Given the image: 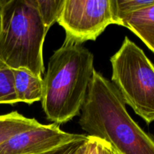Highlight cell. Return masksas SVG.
Returning a JSON list of instances; mask_svg holds the SVG:
<instances>
[{
    "label": "cell",
    "instance_id": "obj_12",
    "mask_svg": "<svg viewBox=\"0 0 154 154\" xmlns=\"http://www.w3.org/2000/svg\"><path fill=\"white\" fill-rule=\"evenodd\" d=\"M153 4L154 0H111L113 13L119 26L125 16Z\"/></svg>",
    "mask_w": 154,
    "mask_h": 154
},
{
    "label": "cell",
    "instance_id": "obj_11",
    "mask_svg": "<svg viewBox=\"0 0 154 154\" xmlns=\"http://www.w3.org/2000/svg\"><path fill=\"white\" fill-rule=\"evenodd\" d=\"M64 2L65 0H36L39 14L48 29L57 22Z\"/></svg>",
    "mask_w": 154,
    "mask_h": 154
},
{
    "label": "cell",
    "instance_id": "obj_10",
    "mask_svg": "<svg viewBox=\"0 0 154 154\" xmlns=\"http://www.w3.org/2000/svg\"><path fill=\"white\" fill-rule=\"evenodd\" d=\"M19 103L14 87L12 69L0 61V104Z\"/></svg>",
    "mask_w": 154,
    "mask_h": 154
},
{
    "label": "cell",
    "instance_id": "obj_18",
    "mask_svg": "<svg viewBox=\"0 0 154 154\" xmlns=\"http://www.w3.org/2000/svg\"><path fill=\"white\" fill-rule=\"evenodd\" d=\"M44 154H45V153H44Z\"/></svg>",
    "mask_w": 154,
    "mask_h": 154
},
{
    "label": "cell",
    "instance_id": "obj_13",
    "mask_svg": "<svg viewBox=\"0 0 154 154\" xmlns=\"http://www.w3.org/2000/svg\"><path fill=\"white\" fill-rule=\"evenodd\" d=\"M111 152L112 148L109 144L100 138L88 136L86 154H111Z\"/></svg>",
    "mask_w": 154,
    "mask_h": 154
},
{
    "label": "cell",
    "instance_id": "obj_4",
    "mask_svg": "<svg viewBox=\"0 0 154 154\" xmlns=\"http://www.w3.org/2000/svg\"><path fill=\"white\" fill-rule=\"evenodd\" d=\"M111 81L126 105L147 124L154 122V65L135 42L126 37L111 57Z\"/></svg>",
    "mask_w": 154,
    "mask_h": 154
},
{
    "label": "cell",
    "instance_id": "obj_14",
    "mask_svg": "<svg viewBox=\"0 0 154 154\" xmlns=\"http://www.w3.org/2000/svg\"><path fill=\"white\" fill-rule=\"evenodd\" d=\"M87 139H88V136L87 135L84 138L72 141L45 154H75L78 149L87 141Z\"/></svg>",
    "mask_w": 154,
    "mask_h": 154
},
{
    "label": "cell",
    "instance_id": "obj_17",
    "mask_svg": "<svg viewBox=\"0 0 154 154\" xmlns=\"http://www.w3.org/2000/svg\"><path fill=\"white\" fill-rule=\"evenodd\" d=\"M153 53H154V51H153Z\"/></svg>",
    "mask_w": 154,
    "mask_h": 154
},
{
    "label": "cell",
    "instance_id": "obj_3",
    "mask_svg": "<svg viewBox=\"0 0 154 154\" xmlns=\"http://www.w3.org/2000/svg\"><path fill=\"white\" fill-rule=\"evenodd\" d=\"M48 30L36 0H0V61L43 78V45Z\"/></svg>",
    "mask_w": 154,
    "mask_h": 154
},
{
    "label": "cell",
    "instance_id": "obj_6",
    "mask_svg": "<svg viewBox=\"0 0 154 154\" xmlns=\"http://www.w3.org/2000/svg\"><path fill=\"white\" fill-rule=\"evenodd\" d=\"M86 136L64 132L56 123H40L7 140L0 146V154H44Z\"/></svg>",
    "mask_w": 154,
    "mask_h": 154
},
{
    "label": "cell",
    "instance_id": "obj_9",
    "mask_svg": "<svg viewBox=\"0 0 154 154\" xmlns=\"http://www.w3.org/2000/svg\"><path fill=\"white\" fill-rule=\"evenodd\" d=\"M40 123L34 118H27L17 111L0 115V146L20 132L29 130Z\"/></svg>",
    "mask_w": 154,
    "mask_h": 154
},
{
    "label": "cell",
    "instance_id": "obj_16",
    "mask_svg": "<svg viewBox=\"0 0 154 154\" xmlns=\"http://www.w3.org/2000/svg\"><path fill=\"white\" fill-rule=\"evenodd\" d=\"M111 154H117V153H116V152L114 151V150L112 149V152H111Z\"/></svg>",
    "mask_w": 154,
    "mask_h": 154
},
{
    "label": "cell",
    "instance_id": "obj_15",
    "mask_svg": "<svg viewBox=\"0 0 154 154\" xmlns=\"http://www.w3.org/2000/svg\"><path fill=\"white\" fill-rule=\"evenodd\" d=\"M87 141H88V139H87ZM87 141H86L79 149H78V151H77V153L75 154H86L87 149Z\"/></svg>",
    "mask_w": 154,
    "mask_h": 154
},
{
    "label": "cell",
    "instance_id": "obj_8",
    "mask_svg": "<svg viewBox=\"0 0 154 154\" xmlns=\"http://www.w3.org/2000/svg\"><path fill=\"white\" fill-rule=\"evenodd\" d=\"M14 87L20 102L32 105L42 100L43 78L36 76L26 69H12Z\"/></svg>",
    "mask_w": 154,
    "mask_h": 154
},
{
    "label": "cell",
    "instance_id": "obj_5",
    "mask_svg": "<svg viewBox=\"0 0 154 154\" xmlns=\"http://www.w3.org/2000/svg\"><path fill=\"white\" fill-rule=\"evenodd\" d=\"M57 23L66 38L81 45L96 40L108 26L117 25L111 0H65Z\"/></svg>",
    "mask_w": 154,
    "mask_h": 154
},
{
    "label": "cell",
    "instance_id": "obj_7",
    "mask_svg": "<svg viewBox=\"0 0 154 154\" xmlns=\"http://www.w3.org/2000/svg\"><path fill=\"white\" fill-rule=\"evenodd\" d=\"M121 26L136 35L151 51H154V4L126 15Z\"/></svg>",
    "mask_w": 154,
    "mask_h": 154
},
{
    "label": "cell",
    "instance_id": "obj_2",
    "mask_svg": "<svg viewBox=\"0 0 154 154\" xmlns=\"http://www.w3.org/2000/svg\"><path fill=\"white\" fill-rule=\"evenodd\" d=\"M94 56L66 38L50 58L43 78L42 106L47 119L63 124L79 115L95 72Z\"/></svg>",
    "mask_w": 154,
    "mask_h": 154
},
{
    "label": "cell",
    "instance_id": "obj_1",
    "mask_svg": "<svg viewBox=\"0 0 154 154\" xmlns=\"http://www.w3.org/2000/svg\"><path fill=\"white\" fill-rule=\"evenodd\" d=\"M80 126L117 154H154V139L131 117L118 90L95 70L81 109Z\"/></svg>",
    "mask_w": 154,
    "mask_h": 154
}]
</instances>
